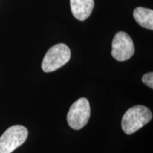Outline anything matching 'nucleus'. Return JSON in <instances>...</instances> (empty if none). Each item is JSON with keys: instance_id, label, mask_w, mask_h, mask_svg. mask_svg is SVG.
Masks as SVG:
<instances>
[{"instance_id": "nucleus-2", "label": "nucleus", "mask_w": 153, "mask_h": 153, "mask_svg": "<svg viewBox=\"0 0 153 153\" xmlns=\"http://www.w3.org/2000/svg\"><path fill=\"white\" fill-rule=\"evenodd\" d=\"M70 57L71 51L68 45L64 43L57 44L47 51L41 68L45 72H54L68 62Z\"/></svg>"}, {"instance_id": "nucleus-6", "label": "nucleus", "mask_w": 153, "mask_h": 153, "mask_svg": "<svg viewBox=\"0 0 153 153\" xmlns=\"http://www.w3.org/2000/svg\"><path fill=\"white\" fill-rule=\"evenodd\" d=\"M94 7V0H70V8L74 17L85 21L90 16Z\"/></svg>"}, {"instance_id": "nucleus-5", "label": "nucleus", "mask_w": 153, "mask_h": 153, "mask_svg": "<svg viewBox=\"0 0 153 153\" xmlns=\"http://www.w3.org/2000/svg\"><path fill=\"white\" fill-rule=\"evenodd\" d=\"M135 48L133 41L128 34L119 31L116 33L112 41L111 55L115 60L126 61L134 55Z\"/></svg>"}, {"instance_id": "nucleus-8", "label": "nucleus", "mask_w": 153, "mask_h": 153, "mask_svg": "<svg viewBox=\"0 0 153 153\" xmlns=\"http://www.w3.org/2000/svg\"><path fill=\"white\" fill-rule=\"evenodd\" d=\"M142 81L145 85L148 87H150L151 89L153 88V73L152 72L145 74L142 77Z\"/></svg>"}, {"instance_id": "nucleus-3", "label": "nucleus", "mask_w": 153, "mask_h": 153, "mask_svg": "<svg viewBox=\"0 0 153 153\" xmlns=\"http://www.w3.org/2000/svg\"><path fill=\"white\" fill-rule=\"evenodd\" d=\"M28 130L24 126L9 127L0 137V153H11L24 144L27 139Z\"/></svg>"}, {"instance_id": "nucleus-1", "label": "nucleus", "mask_w": 153, "mask_h": 153, "mask_svg": "<svg viewBox=\"0 0 153 153\" xmlns=\"http://www.w3.org/2000/svg\"><path fill=\"white\" fill-rule=\"evenodd\" d=\"M152 114L148 107L137 105L127 110L121 120V127L125 133H135L150 121Z\"/></svg>"}, {"instance_id": "nucleus-4", "label": "nucleus", "mask_w": 153, "mask_h": 153, "mask_svg": "<svg viewBox=\"0 0 153 153\" xmlns=\"http://www.w3.org/2000/svg\"><path fill=\"white\" fill-rule=\"evenodd\" d=\"M90 117V106L85 97L79 98L70 106L67 120L69 126L74 130H79L87 125Z\"/></svg>"}, {"instance_id": "nucleus-7", "label": "nucleus", "mask_w": 153, "mask_h": 153, "mask_svg": "<svg viewBox=\"0 0 153 153\" xmlns=\"http://www.w3.org/2000/svg\"><path fill=\"white\" fill-rule=\"evenodd\" d=\"M133 17L142 27L153 30V11L145 7H137L133 11Z\"/></svg>"}]
</instances>
